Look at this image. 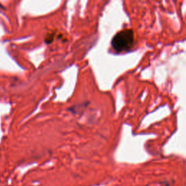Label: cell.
<instances>
[{"label": "cell", "instance_id": "obj_1", "mask_svg": "<svg viewBox=\"0 0 186 186\" xmlns=\"http://www.w3.org/2000/svg\"><path fill=\"white\" fill-rule=\"evenodd\" d=\"M134 33L131 29L120 31L113 37L111 47L116 53H120L127 52L133 47Z\"/></svg>", "mask_w": 186, "mask_h": 186}]
</instances>
